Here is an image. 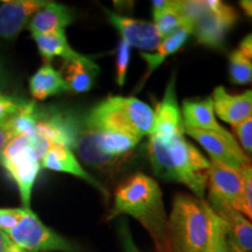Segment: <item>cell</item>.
Segmentation results:
<instances>
[{"mask_svg": "<svg viewBox=\"0 0 252 252\" xmlns=\"http://www.w3.org/2000/svg\"><path fill=\"white\" fill-rule=\"evenodd\" d=\"M6 252H25V250H23L20 247H18V245L13 243L12 241H9L7 248H6Z\"/></svg>", "mask_w": 252, "mask_h": 252, "instance_id": "cell-37", "label": "cell"}, {"mask_svg": "<svg viewBox=\"0 0 252 252\" xmlns=\"http://www.w3.org/2000/svg\"><path fill=\"white\" fill-rule=\"evenodd\" d=\"M229 78L237 86L252 83V61L239 49L229 54Z\"/></svg>", "mask_w": 252, "mask_h": 252, "instance_id": "cell-25", "label": "cell"}, {"mask_svg": "<svg viewBox=\"0 0 252 252\" xmlns=\"http://www.w3.org/2000/svg\"><path fill=\"white\" fill-rule=\"evenodd\" d=\"M9 241L11 239L8 238L7 234L0 229V252H6V248H7Z\"/></svg>", "mask_w": 252, "mask_h": 252, "instance_id": "cell-35", "label": "cell"}, {"mask_svg": "<svg viewBox=\"0 0 252 252\" xmlns=\"http://www.w3.org/2000/svg\"><path fill=\"white\" fill-rule=\"evenodd\" d=\"M237 19L238 14L232 6L220 0H203L202 7L191 25L190 34L200 45L220 49Z\"/></svg>", "mask_w": 252, "mask_h": 252, "instance_id": "cell-5", "label": "cell"}, {"mask_svg": "<svg viewBox=\"0 0 252 252\" xmlns=\"http://www.w3.org/2000/svg\"><path fill=\"white\" fill-rule=\"evenodd\" d=\"M152 6L154 26L161 39H165L180 28H186L185 20L173 7V1L156 0V1H152Z\"/></svg>", "mask_w": 252, "mask_h": 252, "instance_id": "cell-24", "label": "cell"}, {"mask_svg": "<svg viewBox=\"0 0 252 252\" xmlns=\"http://www.w3.org/2000/svg\"><path fill=\"white\" fill-rule=\"evenodd\" d=\"M72 21L74 13L70 8L58 2L47 1L46 5L32 17L28 28L32 32V35H40L65 30Z\"/></svg>", "mask_w": 252, "mask_h": 252, "instance_id": "cell-19", "label": "cell"}, {"mask_svg": "<svg viewBox=\"0 0 252 252\" xmlns=\"http://www.w3.org/2000/svg\"><path fill=\"white\" fill-rule=\"evenodd\" d=\"M63 81L68 91L87 93L91 90L99 72V67L94 60L78 53L74 58L63 60L61 70Z\"/></svg>", "mask_w": 252, "mask_h": 252, "instance_id": "cell-16", "label": "cell"}, {"mask_svg": "<svg viewBox=\"0 0 252 252\" xmlns=\"http://www.w3.org/2000/svg\"><path fill=\"white\" fill-rule=\"evenodd\" d=\"M7 236L25 251L80 252L74 244L43 224L30 208L25 210V215L19 224Z\"/></svg>", "mask_w": 252, "mask_h": 252, "instance_id": "cell-6", "label": "cell"}, {"mask_svg": "<svg viewBox=\"0 0 252 252\" xmlns=\"http://www.w3.org/2000/svg\"><path fill=\"white\" fill-rule=\"evenodd\" d=\"M102 8L109 23L118 31L121 40L126 41L130 46L149 53L151 50H156L161 42V37L154 24L121 15L106 7Z\"/></svg>", "mask_w": 252, "mask_h": 252, "instance_id": "cell-11", "label": "cell"}, {"mask_svg": "<svg viewBox=\"0 0 252 252\" xmlns=\"http://www.w3.org/2000/svg\"><path fill=\"white\" fill-rule=\"evenodd\" d=\"M83 122V117L58 109L41 106L40 121L35 131L48 141L50 147H65L74 150Z\"/></svg>", "mask_w": 252, "mask_h": 252, "instance_id": "cell-8", "label": "cell"}, {"mask_svg": "<svg viewBox=\"0 0 252 252\" xmlns=\"http://www.w3.org/2000/svg\"><path fill=\"white\" fill-rule=\"evenodd\" d=\"M189 35H190V32L186 28H180V30L172 33L171 35L165 37L154 53H140V58L146 63V71H145L144 76L141 77L139 86L137 87L135 91H140L143 89L144 84L146 83V81L149 80V77L153 74L154 70L159 68L168 56L175 54L178 50H180L185 46Z\"/></svg>", "mask_w": 252, "mask_h": 252, "instance_id": "cell-20", "label": "cell"}, {"mask_svg": "<svg viewBox=\"0 0 252 252\" xmlns=\"http://www.w3.org/2000/svg\"><path fill=\"white\" fill-rule=\"evenodd\" d=\"M64 91L68 89L61 72L50 63H45L30 80V93L36 100H43Z\"/></svg>", "mask_w": 252, "mask_h": 252, "instance_id": "cell-21", "label": "cell"}, {"mask_svg": "<svg viewBox=\"0 0 252 252\" xmlns=\"http://www.w3.org/2000/svg\"><path fill=\"white\" fill-rule=\"evenodd\" d=\"M244 180V207L243 215L252 223V165L242 169Z\"/></svg>", "mask_w": 252, "mask_h": 252, "instance_id": "cell-30", "label": "cell"}, {"mask_svg": "<svg viewBox=\"0 0 252 252\" xmlns=\"http://www.w3.org/2000/svg\"><path fill=\"white\" fill-rule=\"evenodd\" d=\"M185 133L196 140L207 151L212 160L237 172L251 166V159L242 150L232 133L220 134L190 127H185Z\"/></svg>", "mask_w": 252, "mask_h": 252, "instance_id": "cell-7", "label": "cell"}, {"mask_svg": "<svg viewBox=\"0 0 252 252\" xmlns=\"http://www.w3.org/2000/svg\"><path fill=\"white\" fill-rule=\"evenodd\" d=\"M239 50H241L247 58L252 60V33L249 34V35L245 36L244 39L241 41V43H239Z\"/></svg>", "mask_w": 252, "mask_h": 252, "instance_id": "cell-33", "label": "cell"}, {"mask_svg": "<svg viewBox=\"0 0 252 252\" xmlns=\"http://www.w3.org/2000/svg\"><path fill=\"white\" fill-rule=\"evenodd\" d=\"M13 135L9 133L8 131H6L5 128L0 127V153L4 151V149L6 147V145H7L9 141L13 139Z\"/></svg>", "mask_w": 252, "mask_h": 252, "instance_id": "cell-34", "label": "cell"}, {"mask_svg": "<svg viewBox=\"0 0 252 252\" xmlns=\"http://www.w3.org/2000/svg\"><path fill=\"white\" fill-rule=\"evenodd\" d=\"M128 215L139 220L152 238L157 252H171L168 217L162 191L151 176L137 173L123 181L115 191V202L108 220Z\"/></svg>", "mask_w": 252, "mask_h": 252, "instance_id": "cell-1", "label": "cell"}, {"mask_svg": "<svg viewBox=\"0 0 252 252\" xmlns=\"http://www.w3.org/2000/svg\"><path fill=\"white\" fill-rule=\"evenodd\" d=\"M93 131L94 143L99 152L112 158H123L131 154L141 140V138L137 135L123 132Z\"/></svg>", "mask_w": 252, "mask_h": 252, "instance_id": "cell-22", "label": "cell"}, {"mask_svg": "<svg viewBox=\"0 0 252 252\" xmlns=\"http://www.w3.org/2000/svg\"><path fill=\"white\" fill-rule=\"evenodd\" d=\"M32 37L35 41L37 50L46 63H50L53 59L58 56L63 60H68L78 54L69 45L65 30L52 32L48 34H40V35H32Z\"/></svg>", "mask_w": 252, "mask_h": 252, "instance_id": "cell-23", "label": "cell"}, {"mask_svg": "<svg viewBox=\"0 0 252 252\" xmlns=\"http://www.w3.org/2000/svg\"><path fill=\"white\" fill-rule=\"evenodd\" d=\"M41 166L43 168L50 169V171L67 173V174H71L80 179H83L84 181H87L93 187L98 189L100 193L105 195V196L109 195L106 189L104 188V186L81 166V163L78 162V160L71 150L65 149V147L52 146L43 156L42 160H41Z\"/></svg>", "mask_w": 252, "mask_h": 252, "instance_id": "cell-17", "label": "cell"}, {"mask_svg": "<svg viewBox=\"0 0 252 252\" xmlns=\"http://www.w3.org/2000/svg\"><path fill=\"white\" fill-rule=\"evenodd\" d=\"M239 5L245 13L252 18V0H242V1H239Z\"/></svg>", "mask_w": 252, "mask_h": 252, "instance_id": "cell-36", "label": "cell"}, {"mask_svg": "<svg viewBox=\"0 0 252 252\" xmlns=\"http://www.w3.org/2000/svg\"><path fill=\"white\" fill-rule=\"evenodd\" d=\"M171 252H208L210 220L207 201L176 194L168 217Z\"/></svg>", "mask_w": 252, "mask_h": 252, "instance_id": "cell-3", "label": "cell"}, {"mask_svg": "<svg viewBox=\"0 0 252 252\" xmlns=\"http://www.w3.org/2000/svg\"><path fill=\"white\" fill-rule=\"evenodd\" d=\"M27 208H0V229L8 234L19 224Z\"/></svg>", "mask_w": 252, "mask_h": 252, "instance_id": "cell-28", "label": "cell"}, {"mask_svg": "<svg viewBox=\"0 0 252 252\" xmlns=\"http://www.w3.org/2000/svg\"><path fill=\"white\" fill-rule=\"evenodd\" d=\"M47 1L42 0H11L0 6V39L13 40Z\"/></svg>", "mask_w": 252, "mask_h": 252, "instance_id": "cell-12", "label": "cell"}, {"mask_svg": "<svg viewBox=\"0 0 252 252\" xmlns=\"http://www.w3.org/2000/svg\"><path fill=\"white\" fill-rule=\"evenodd\" d=\"M212 98L217 116L232 127L252 115V90L232 94L219 86L214 89Z\"/></svg>", "mask_w": 252, "mask_h": 252, "instance_id": "cell-13", "label": "cell"}, {"mask_svg": "<svg viewBox=\"0 0 252 252\" xmlns=\"http://www.w3.org/2000/svg\"><path fill=\"white\" fill-rule=\"evenodd\" d=\"M236 140L245 153L252 157V115L247 121L234 126Z\"/></svg>", "mask_w": 252, "mask_h": 252, "instance_id": "cell-29", "label": "cell"}, {"mask_svg": "<svg viewBox=\"0 0 252 252\" xmlns=\"http://www.w3.org/2000/svg\"><path fill=\"white\" fill-rule=\"evenodd\" d=\"M208 206L223 220L228 238L244 252H252V223L238 210L216 200H208Z\"/></svg>", "mask_w": 252, "mask_h": 252, "instance_id": "cell-14", "label": "cell"}, {"mask_svg": "<svg viewBox=\"0 0 252 252\" xmlns=\"http://www.w3.org/2000/svg\"><path fill=\"white\" fill-rule=\"evenodd\" d=\"M207 187L209 189L208 200L224 202L243 214L244 180L241 172L210 159Z\"/></svg>", "mask_w": 252, "mask_h": 252, "instance_id": "cell-9", "label": "cell"}, {"mask_svg": "<svg viewBox=\"0 0 252 252\" xmlns=\"http://www.w3.org/2000/svg\"><path fill=\"white\" fill-rule=\"evenodd\" d=\"M154 112L150 105L135 97L109 96L94 106L84 122L97 131H115L143 138L151 134Z\"/></svg>", "mask_w": 252, "mask_h": 252, "instance_id": "cell-4", "label": "cell"}, {"mask_svg": "<svg viewBox=\"0 0 252 252\" xmlns=\"http://www.w3.org/2000/svg\"><path fill=\"white\" fill-rule=\"evenodd\" d=\"M228 247H229V252H244V251H242L239 248L236 247V245L232 243L229 238H228Z\"/></svg>", "mask_w": 252, "mask_h": 252, "instance_id": "cell-38", "label": "cell"}, {"mask_svg": "<svg viewBox=\"0 0 252 252\" xmlns=\"http://www.w3.org/2000/svg\"><path fill=\"white\" fill-rule=\"evenodd\" d=\"M208 215L210 220V239L208 252H229L228 234L224 223L209 206H208Z\"/></svg>", "mask_w": 252, "mask_h": 252, "instance_id": "cell-26", "label": "cell"}, {"mask_svg": "<svg viewBox=\"0 0 252 252\" xmlns=\"http://www.w3.org/2000/svg\"><path fill=\"white\" fill-rule=\"evenodd\" d=\"M181 112L185 127L230 134V132L216 121L212 97L204 99H185Z\"/></svg>", "mask_w": 252, "mask_h": 252, "instance_id": "cell-18", "label": "cell"}, {"mask_svg": "<svg viewBox=\"0 0 252 252\" xmlns=\"http://www.w3.org/2000/svg\"><path fill=\"white\" fill-rule=\"evenodd\" d=\"M74 150H76L82 161L97 171L104 173L119 172L127 162V159L125 157L112 158L99 152L94 139V131L86 124L84 117Z\"/></svg>", "mask_w": 252, "mask_h": 252, "instance_id": "cell-15", "label": "cell"}, {"mask_svg": "<svg viewBox=\"0 0 252 252\" xmlns=\"http://www.w3.org/2000/svg\"><path fill=\"white\" fill-rule=\"evenodd\" d=\"M149 157L158 178L185 185L196 198L204 201L210 160L186 140L184 134L168 139L151 137Z\"/></svg>", "mask_w": 252, "mask_h": 252, "instance_id": "cell-2", "label": "cell"}, {"mask_svg": "<svg viewBox=\"0 0 252 252\" xmlns=\"http://www.w3.org/2000/svg\"><path fill=\"white\" fill-rule=\"evenodd\" d=\"M176 74L173 72L167 83L161 102L158 104L153 116V127L150 137L168 139L178 134H185L182 112L176 98Z\"/></svg>", "mask_w": 252, "mask_h": 252, "instance_id": "cell-10", "label": "cell"}, {"mask_svg": "<svg viewBox=\"0 0 252 252\" xmlns=\"http://www.w3.org/2000/svg\"><path fill=\"white\" fill-rule=\"evenodd\" d=\"M118 232H119V237H121L123 248H124L125 252H140L138 250L133 238H132L130 228H128L127 222H126L125 220H121V223H119Z\"/></svg>", "mask_w": 252, "mask_h": 252, "instance_id": "cell-31", "label": "cell"}, {"mask_svg": "<svg viewBox=\"0 0 252 252\" xmlns=\"http://www.w3.org/2000/svg\"><path fill=\"white\" fill-rule=\"evenodd\" d=\"M9 86V75L7 71V68H6L5 61L2 59L1 54H0V94H4V91L7 89Z\"/></svg>", "mask_w": 252, "mask_h": 252, "instance_id": "cell-32", "label": "cell"}, {"mask_svg": "<svg viewBox=\"0 0 252 252\" xmlns=\"http://www.w3.org/2000/svg\"><path fill=\"white\" fill-rule=\"evenodd\" d=\"M131 46L124 40H121L116 50V82L123 87L126 81L128 63H130Z\"/></svg>", "mask_w": 252, "mask_h": 252, "instance_id": "cell-27", "label": "cell"}]
</instances>
